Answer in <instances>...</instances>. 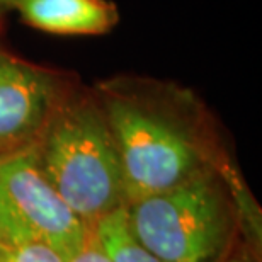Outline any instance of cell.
Instances as JSON below:
<instances>
[{
    "instance_id": "obj_1",
    "label": "cell",
    "mask_w": 262,
    "mask_h": 262,
    "mask_svg": "<svg viewBox=\"0 0 262 262\" xmlns=\"http://www.w3.org/2000/svg\"><path fill=\"white\" fill-rule=\"evenodd\" d=\"M121 159L126 204L233 169L213 114L189 87L118 75L92 87Z\"/></svg>"
},
{
    "instance_id": "obj_2",
    "label": "cell",
    "mask_w": 262,
    "mask_h": 262,
    "mask_svg": "<svg viewBox=\"0 0 262 262\" xmlns=\"http://www.w3.org/2000/svg\"><path fill=\"white\" fill-rule=\"evenodd\" d=\"M124 218L131 237L160 262H222L240 235L260 247V213L235 167L136 199Z\"/></svg>"
},
{
    "instance_id": "obj_3",
    "label": "cell",
    "mask_w": 262,
    "mask_h": 262,
    "mask_svg": "<svg viewBox=\"0 0 262 262\" xmlns=\"http://www.w3.org/2000/svg\"><path fill=\"white\" fill-rule=\"evenodd\" d=\"M36 148L45 176L87 227L126 206L121 159L92 89L73 85Z\"/></svg>"
},
{
    "instance_id": "obj_4",
    "label": "cell",
    "mask_w": 262,
    "mask_h": 262,
    "mask_svg": "<svg viewBox=\"0 0 262 262\" xmlns=\"http://www.w3.org/2000/svg\"><path fill=\"white\" fill-rule=\"evenodd\" d=\"M91 232L45 176L36 145L0 159V242L43 244L70 260Z\"/></svg>"
},
{
    "instance_id": "obj_5",
    "label": "cell",
    "mask_w": 262,
    "mask_h": 262,
    "mask_svg": "<svg viewBox=\"0 0 262 262\" xmlns=\"http://www.w3.org/2000/svg\"><path fill=\"white\" fill-rule=\"evenodd\" d=\"M73 85L65 73L0 46V159L38 143Z\"/></svg>"
},
{
    "instance_id": "obj_6",
    "label": "cell",
    "mask_w": 262,
    "mask_h": 262,
    "mask_svg": "<svg viewBox=\"0 0 262 262\" xmlns=\"http://www.w3.org/2000/svg\"><path fill=\"white\" fill-rule=\"evenodd\" d=\"M20 19L31 28L60 36H99L119 20L109 0H19Z\"/></svg>"
},
{
    "instance_id": "obj_7",
    "label": "cell",
    "mask_w": 262,
    "mask_h": 262,
    "mask_svg": "<svg viewBox=\"0 0 262 262\" xmlns=\"http://www.w3.org/2000/svg\"><path fill=\"white\" fill-rule=\"evenodd\" d=\"M94 232L113 262H160L131 237L124 218V208L102 218L94 227Z\"/></svg>"
},
{
    "instance_id": "obj_8",
    "label": "cell",
    "mask_w": 262,
    "mask_h": 262,
    "mask_svg": "<svg viewBox=\"0 0 262 262\" xmlns=\"http://www.w3.org/2000/svg\"><path fill=\"white\" fill-rule=\"evenodd\" d=\"M0 262H68L55 249L43 244L10 245L0 242Z\"/></svg>"
},
{
    "instance_id": "obj_9",
    "label": "cell",
    "mask_w": 262,
    "mask_h": 262,
    "mask_svg": "<svg viewBox=\"0 0 262 262\" xmlns=\"http://www.w3.org/2000/svg\"><path fill=\"white\" fill-rule=\"evenodd\" d=\"M68 262H113V260L107 255L106 250L102 249V245L99 242L97 235L92 228V232L89 235L87 242L83 244V247Z\"/></svg>"
},
{
    "instance_id": "obj_10",
    "label": "cell",
    "mask_w": 262,
    "mask_h": 262,
    "mask_svg": "<svg viewBox=\"0 0 262 262\" xmlns=\"http://www.w3.org/2000/svg\"><path fill=\"white\" fill-rule=\"evenodd\" d=\"M222 262H259V252L254 250L250 245L242 242L240 247H233L227 257Z\"/></svg>"
},
{
    "instance_id": "obj_11",
    "label": "cell",
    "mask_w": 262,
    "mask_h": 262,
    "mask_svg": "<svg viewBox=\"0 0 262 262\" xmlns=\"http://www.w3.org/2000/svg\"><path fill=\"white\" fill-rule=\"evenodd\" d=\"M19 0H0V5L5 9H9V7H15V4H17Z\"/></svg>"
},
{
    "instance_id": "obj_12",
    "label": "cell",
    "mask_w": 262,
    "mask_h": 262,
    "mask_svg": "<svg viewBox=\"0 0 262 262\" xmlns=\"http://www.w3.org/2000/svg\"><path fill=\"white\" fill-rule=\"evenodd\" d=\"M5 10H7V9H5V7H2V5H0V24H2V15H4Z\"/></svg>"
}]
</instances>
